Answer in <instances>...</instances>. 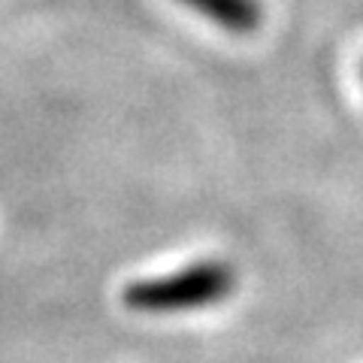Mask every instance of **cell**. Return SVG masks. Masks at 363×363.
<instances>
[{
    "label": "cell",
    "mask_w": 363,
    "mask_h": 363,
    "mask_svg": "<svg viewBox=\"0 0 363 363\" xmlns=\"http://www.w3.org/2000/svg\"><path fill=\"white\" fill-rule=\"evenodd\" d=\"M233 288L236 269L227 260H197L176 272L130 281L121 294V303L143 315H176L224 303Z\"/></svg>",
    "instance_id": "1"
},
{
    "label": "cell",
    "mask_w": 363,
    "mask_h": 363,
    "mask_svg": "<svg viewBox=\"0 0 363 363\" xmlns=\"http://www.w3.org/2000/svg\"><path fill=\"white\" fill-rule=\"evenodd\" d=\"M227 33H255L264 21L260 0H179Z\"/></svg>",
    "instance_id": "2"
}]
</instances>
